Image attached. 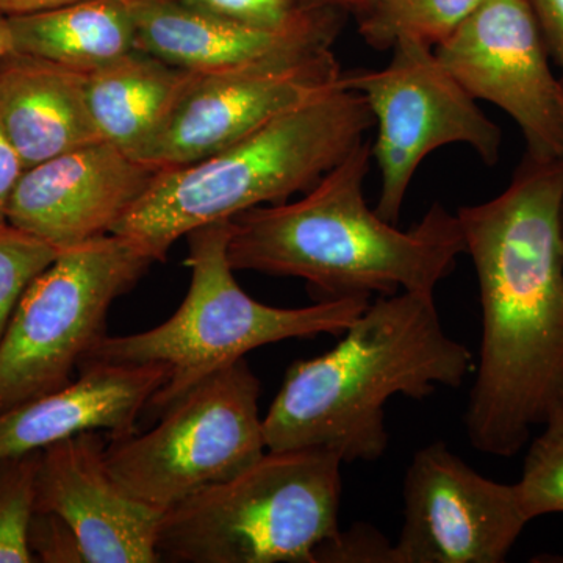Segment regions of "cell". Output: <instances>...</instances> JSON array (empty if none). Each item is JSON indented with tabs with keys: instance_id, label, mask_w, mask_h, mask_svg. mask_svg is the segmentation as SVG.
I'll return each instance as SVG.
<instances>
[{
	"instance_id": "d4e9b609",
	"label": "cell",
	"mask_w": 563,
	"mask_h": 563,
	"mask_svg": "<svg viewBox=\"0 0 563 563\" xmlns=\"http://www.w3.org/2000/svg\"><path fill=\"white\" fill-rule=\"evenodd\" d=\"M318 562L395 563V555L393 544L385 542L379 532L361 526L354 531L340 532L335 540L322 547Z\"/></svg>"
},
{
	"instance_id": "ffe728a7",
	"label": "cell",
	"mask_w": 563,
	"mask_h": 563,
	"mask_svg": "<svg viewBox=\"0 0 563 563\" xmlns=\"http://www.w3.org/2000/svg\"><path fill=\"white\" fill-rule=\"evenodd\" d=\"M484 0H373L361 33L369 46L388 49L399 38L435 47L453 35Z\"/></svg>"
},
{
	"instance_id": "44dd1931",
	"label": "cell",
	"mask_w": 563,
	"mask_h": 563,
	"mask_svg": "<svg viewBox=\"0 0 563 563\" xmlns=\"http://www.w3.org/2000/svg\"><path fill=\"white\" fill-rule=\"evenodd\" d=\"M41 451L0 461V563H33L29 528L36 510Z\"/></svg>"
},
{
	"instance_id": "9c48e42d",
	"label": "cell",
	"mask_w": 563,
	"mask_h": 563,
	"mask_svg": "<svg viewBox=\"0 0 563 563\" xmlns=\"http://www.w3.org/2000/svg\"><path fill=\"white\" fill-rule=\"evenodd\" d=\"M391 49L385 68L343 74L342 85L362 95L372 111L377 128L372 157L383 179L376 211L396 224L415 173L429 154L448 144H466L492 166L501 155L503 133L432 46L399 38Z\"/></svg>"
},
{
	"instance_id": "ba28073f",
	"label": "cell",
	"mask_w": 563,
	"mask_h": 563,
	"mask_svg": "<svg viewBox=\"0 0 563 563\" xmlns=\"http://www.w3.org/2000/svg\"><path fill=\"white\" fill-rule=\"evenodd\" d=\"M261 390L246 358L211 374L168 407L150 432L111 437V479L161 512L232 479L268 451Z\"/></svg>"
},
{
	"instance_id": "4fadbf2b",
	"label": "cell",
	"mask_w": 563,
	"mask_h": 563,
	"mask_svg": "<svg viewBox=\"0 0 563 563\" xmlns=\"http://www.w3.org/2000/svg\"><path fill=\"white\" fill-rule=\"evenodd\" d=\"M154 169L96 141L22 172L7 221L57 250L113 232L143 198Z\"/></svg>"
},
{
	"instance_id": "cb8c5ba5",
	"label": "cell",
	"mask_w": 563,
	"mask_h": 563,
	"mask_svg": "<svg viewBox=\"0 0 563 563\" xmlns=\"http://www.w3.org/2000/svg\"><path fill=\"white\" fill-rule=\"evenodd\" d=\"M29 548L35 562L85 563L79 539L57 514L35 510L29 528Z\"/></svg>"
},
{
	"instance_id": "4316f807",
	"label": "cell",
	"mask_w": 563,
	"mask_h": 563,
	"mask_svg": "<svg viewBox=\"0 0 563 563\" xmlns=\"http://www.w3.org/2000/svg\"><path fill=\"white\" fill-rule=\"evenodd\" d=\"M539 21L548 51L561 68L563 85V0H528Z\"/></svg>"
},
{
	"instance_id": "277c9868",
	"label": "cell",
	"mask_w": 563,
	"mask_h": 563,
	"mask_svg": "<svg viewBox=\"0 0 563 563\" xmlns=\"http://www.w3.org/2000/svg\"><path fill=\"white\" fill-rule=\"evenodd\" d=\"M372 128L363 96L340 85L211 157L157 172L111 233L165 261L173 244L196 229L309 191Z\"/></svg>"
},
{
	"instance_id": "9a60e30c",
	"label": "cell",
	"mask_w": 563,
	"mask_h": 563,
	"mask_svg": "<svg viewBox=\"0 0 563 563\" xmlns=\"http://www.w3.org/2000/svg\"><path fill=\"white\" fill-rule=\"evenodd\" d=\"M131 10L135 49L192 73H224L331 49L339 33L329 7L302 5L274 25L218 16L180 0H140Z\"/></svg>"
},
{
	"instance_id": "d6986e66",
	"label": "cell",
	"mask_w": 563,
	"mask_h": 563,
	"mask_svg": "<svg viewBox=\"0 0 563 563\" xmlns=\"http://www.w3.org/2000/svg\"><path fill=\"white\" fill-rule=\"evenodd\" d=\"M9 20L14 52L35 55L87 76L136 51L131 5L120 0H81Z\"/></svg>"
},
{
	"instance_id": "ac0fdd59",
	"label": "cell",
	"mask_w": 563,
	"mask_h": 563,
	"mask_svg": "<svg viewBox=\"0 0 563 563\" xmlns=\"http://www.w3.org/2000/svg\"><path fill=\"white\" fill-rule=\"evenodd\" d=\"M192 77V70L140 51L90 74L88 106L99 139L143 161Z\"/></svg>"
},
{
	"instance_id": "7402d4cb",
	"label": "cell",
	"mask_w": 563,
	"mask_h": 563,
	"mask_svg": "<svg viewBox=\"0 0 563 563\" xmlns=\"http://www.w3.org/2000/svg\"><path fill=\"white\" fill-rule=\"evenodd\" d=\"M515 487L529 521L563 514V417L548 421L532 440Z\"/></svg>"
},
{
	"instance_id": "e0dca14e",
	"label": "cell",
	"mask_w": 563,
	"mask_h": 563,
	"mask_svg": "<svg viewBox=\"0 0 563 563\" xmlns=\"http://www.w3.org/2000/svg\"><path fill=\"white\" fill-rule=\"evenodd\" d=\"M87 74L13 52L0 60V125L25 168L101 141Z\"/></svg>"
},
{
	"instance_id": "4dcf8cb0",
	"label": "cell",
	"mask_w": 563,
	"mask_h": 563,
	"mask_svg": "<svg viewBox=\"0 0 563 563\" xmlns=\"http://www.w3.org/2000/svg\"><path fill=\"white\" fill-rule=\"evenodd\" d=\"M373 0H313L314 7H358L365 9Z\"/></svg>"
},
{
	"instance_id": "5b68a950",
	"label": "cell",
	"mask_w": 563,
	"mask_h": 563,
	"mask_svg": "<svg viewBox=\"0 0 563 563\" xmlns=\"http://www.w3.org/2000/svg\"><path fill=\"white\" fill-rule=\"evenodd\" d=\"M231 231L232 220H225L188 233L185 265L191 269V284L177 312L151 331L103 336L80 363L162 366L166 383L147 406L162 415L195 385L247 352L288 339L342 335L369 306L363 296L301 309L255 301L233 277L228 257Z\"/></svg>"
},
{
	"instance_id": "7c38bea8",
	"label": "cell",
	"mask_w": 563,
	"mask_h": 563,
	"mask_svg": "<svg viewBox=\"0 0 563 563\" xmlns=\"http://www.w3.org/2000/svg\"><path fill=\"white\" fill-rule=\"evenodd\" d=\"M342 77L332 47L224 73H195L141 163L163 172L201 162L335 90Z\"/></svg>"
},
{
	"instance_id": "3957f363",
	"label": "cell",
	"mask_w": 563,
	"mask_h": 563,
	"mask_svg": "<svg viewBox=\"0 0 563 563\" xmlns=\"http://www.w3.org/2000/svg\"><path fill=\"white\" fill-rule=\"evenodd\" d=\"M474 366L473 352L444 331L432 292L379 296L331 351L288 366L263 418L266 446L377 461L388 448L384 407L393 396L459 388Z\"/></svg>"
},
{
	"instance_id": "83f0119b",
	"label": "cell",
	"mask_w": 563,
	"mask_h": 563,
	"mask_svg": "<svg viewBox=\"0 0 563 563\" xmlns=\"http://www.w3.org/2000/svg\"><path fill=\"white\" fill-rule=\"evenodd\" d=\"M24 172V165L13 144L0 125V224L7 221V210L14 187Z\"/></svg>"
},
{
	"instance_id": "52a82bcc",
	"label": "cell",
	"mask_w": 563,
	"mask_h": 563,
	"mask_svg": "<svg viewBox=\"0 0 563 563\" xmlns=\"http://www.w3.org/2000/svg\"><path fill=\"white\" fill-rule=\"evenodd\" d=\"M154 262L117 233L58 252L21 296L0 340V412L73 383L74 369L107 335L111 303Z\"/></svg>"
},
{
	"instance_id": "f546056e",
	"label": "cell",
	"mask_w": 563,
	"mask_h": 563,
	"mask_svg": "<svg viewBox=\"0 0 563 563\" xmlns=\"http://www.w3.org/2000/svg\"><path fill=\"white\" fill-rule=\"evenodd\" d=\"M14 40L13 32H11V24L9 16L0 13V60L5 58L7 55L13 54Z\"/></svg>"
},
{
	"instance_id": "6da1fadb",
	"label": "cell",
	"mask_w": 563,
	"mask_h": 563,
	"mask_svg": "<svg viewBox=\"0 0 563 563\" xmlns=\"http://www.w3.org/2000/svg\"><path fill=\"white\" fill-rule=\"evenodd\" d=\"M455 214L483 310L466 433L509 459L563 417V161L525 157L501 195Z\"/></svg>"
},
{
	"instance_id": "1f68e13d",
	"label": "cell",
	"mask_w": 563,
	"mask_h": 563,
	"mask_svg": "<svg viewBox=\"0 0 563 563\" xmlns=\"http://www.w3.org/2000/svg\"><path fill=\"white\" fill-rule=\"evenodd\" d=\"M562 239H563V214H562Z\"/></svg>"
},
{
	"instance_id": "484cf974",
	"label": "cell",
	"mask_w": 563,
	"mask_h": 563,
	"mask_svg": "<svg viewBox=\"0 0 563 563\" xmlns=\"http://www.w3.org/2000/svg\"><path fill=\"white\" fill-rule=\"evenodd\" d=\"M185 5L231 20L254 24H282L295 16L301 7L291 0H180Z\"/></svg>"
},
{
	"instance_id": "f1b7e54d",
	"label": "cell",
	"mask_w": 563,
	"mask_h": 563,
	"mask_svg": "<svg viewBox=\"0 0 563 563\" xmlns=\"http://www.w3.org/2000/svg\"><path fill=\"white\" fill-rule=\"evenodd\" d=\"M81 0H0V13L5 16H20V14L40 13V11L62 9V7L73 5ZM120 2L132 3L140 0H120Z\"/></svg>"
},
{
	"instance_id": "7a4b0ae2",
	"label": "cell",
	"mask_w": 563,
	"mask_h": 563,
	"mask_svg": "<svg viewBox=\"0 0 563 563\" xmlns=\"http://www.w3.org/2000/svg\"><path fill=\"white\" fill-rule=\"evenodd\" d=\"M366 141L299 201L255 207L232 218L228 257L235 272L306 280L318 301L401 291L432 292L466 254L457 214L435 202L401 231L366 203Z\"/></svg>"
},
{
	"instance_id": "8992f818",
	"label": "cell",
	"mask_w": 563,
	"mask_h": 563,
	"mask_svg": "<svg viewBox=\"0 0 563 563\" xmlns=\"http://www.w3.org/2000/svg\"><path fill=\"white\" fill-rule=\"evenodd\" d=\"M342 461L324 450L266 451L224 483L163 512L157 553L176 563H317L340 536Z\"/></svg>"
},
{
	"instance_id": "30bf717a",
	"label": "cell",
	"mask_w": 563,
	"mask_h": 563,
	"mask_svg": "<svg viewBox=\"0 0 563 563\" xmlns=\"http://www.w3.org/2000/svg\"><path fill=\"white\" fill-rule=\"evenodd\" d=\"M433 51L472 98L517 122L526 158L563 161V85L528 0H484Z\"/></svg>"
},
{
	"instance_id": "2e32d148",
	"label": "cell",
	"mask_w": 563,
	"mask_h": 563,
	"mask_svg": "<svg viewBox=\"0 0 563 563\" xmlns=\"http://www.w3.org/2000/svg\"><path fill=\"white\" fill-rule=\"evenodd\" d=\"M79 379L62 390L0 412V461L36 453L87 431L136 432L140 413L166 383L158 365L80 363Z\"/></svg>"
},
{
	"instance_id": "8fae6325",
	"label": "cell",
	"mask_w": 563,
	"mask_h": 563,
	"mask_svg": "<svg viewBox=\"0 0 563 563\" xmlns=\"http://www.w3.org/2000/svg\"><path fill=\"white\" fill-rule=\"evenodd\" d=\"M395 563H501L526 525L515 484L487 479L433 442L415 453L402 487Z\"/></svg>"
},
{
	"instance_id": "603a6c76",
	"label": "cell",
	"mask_w": 563,
	"mask_h": 563,
	"mask_svg": "<svg viewBox=\"0 0 563 563\" xmlns=\"http://www.w3.org/2000/svg\"><path fill=\"white\" fill-rule=\"evenodd\" d=\"M57 247L14 228L0 224V340L9 328L21 296L32 280L57 257Z\"/></svg>"
},
{
	"instance_id": "5bb4252c",
	"label": "cell",
	"mask_w": 563,
	"mask_h": 563,
	"mask_svg": "<svg viewBox=\"0 0 563 563\" xmlns=\"http://www.w3.org/2000/svg\"><path fill=\"white\" fill-rule=\"evenodd\" d=\"M101 431L41 450L36 510L57 514L79 539L85 563H155L163 512L111 479Z\"/></svg>"
}]
</instances>
